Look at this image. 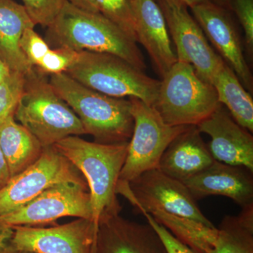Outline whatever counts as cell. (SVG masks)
I'll use <instances>...</instances> for the list:
<instances>
[{
  "instance_id": "obj_1",
  "label": "cell",
  "mask_w": 253,
  "mask_h": 253,
  "mask_svg": "<svg viewBox=\"0 0 253 253\" xmlns=\"http://www.w3.org/2000/svg\"><path fill=\"white\" fill-rule=\"evenodd\" d=\"M47 28L46 38L54 48L113 54L141 71L146 69L136 42L100 13L84 11L66 1Z\"/></svg>"
},
{
  "instance_id": "obj_2",
  "label": "cell",
  "mask_w": 253,
  "mask_h": 253,
  "mask_svg": "<svg viewBox=\"0 0 253 253\" xmlns=\"http://www.w3.org/2000/svg\"><path fill=\"white\" fill-rule=\"evenodd\" d=\"M128 145L129 141L104 144L71 136L53 146L85 179L91 195V220L96 228L101 216L120 214L122 210L116 190Z\"/></svg>"
},
{
  "instance_id": "obj_3",
  "label": "cell",
  "mask_w": 253,
  "mask_h": 253,
  "mask_svg": "<svg viewBox=\"0 0 253 253\" xmlns=\"http://www.w3.org/2000/svg\"><path fill=\"white\" fill-rule=\"evenodd\" d=\"M49 84L77 115L85 134L99 144H113L130 140L134 129L131 103L86 87L66 73L51 75Z\"/></svg>"
},
{
  "instance_id": "obj_4",
  "label": "cell",
  "mask_w": 253,
  "mask_h": 253,
  "mask_svg": "<svg viewBox=\"0 0 253 253\" xmlns=\"http://www.w3.org/2000/svg\"><path fill=\"white\" fill-rule=\"evenodd\" d=\"M41 71L26 76L24 89L14 112L15 121L38 139L43 148L65 138L85 134L81 121L56 94Z\"/></svg>"
},
{
  "instance_id": "obj_5",
  "label": "cell",
  "mask_w": 253,
  "mask_h": 253,
  "mask_svg": "<svg viewBox=\"0 0 253 253\" xmlns=\"http://www.w3.org/2000/svg\"><path fill=\"white\" fill-rule=\"evenodd\" d=\"M82 84L114 98H137L154 106L161 81L115 55L81 51L66 72Z\"/></svg>"
},
{
  "instance_id": "obj_6",
  "label": "cell",
  "mask_w": 253,
  "mask_h": 253,
  "mask_svg": "<svg viewBox=\"0 0 253 253\" xmlns=\"http://www.w3.org/2000/svg\"><path fill=\"white\" fill-rule=\"evenodd\" d=\"M220 104L212 84L189 63L176 61L162 78L153 108L169 126H196Z\"/></svg>"
},
{
  "instance_id": "obj_7",
  "label": "cell",
  "mask_w": 253,
  "mask_h": 253,
  "mask_svg": "<svg viewBox=\"0 0 253 253\" xmlns=\"http://www.w3.org/2000/svg\"><path fill=\"white\" fill-rule=\"evenodd\" d=\"M134 129L118 182L128 184L146 171L158 168L163 153L190 126L166 124L157 111L137 98L130 97Z\"/></svg>"
},
{
  "instance_id": "obj_8",
  "label": "cell",
  "mask_w": 253,
  "mask_h": 253,
  "mask_svg": "<svg viewBox=\"0 0 253 253\" xmlns=\"http://www.w3.org/2000/svg\"><path fill=\"white\" fill-rule=\"evenodd\" d=\"M116 191L142 214L158 210L214 226L201 212L185 184L158 168L142 173L128 184L118 183Z\"/></svg>"
},
{
  "instance_id": "obj_9",
  "label": "cell",
  "mask_w": 253,
  "mask_h": 253,
  "mask_svg": "<svg viewBox=\"0 0 253 253\" xmlns=\"http://www.w3.org/2000/svg\"><path fill=\"white\" fill-rule=\"evenodd\" d=\"M64 217L91 219L87 184L64 182L51 186L21 207L0 215V226L45 227L56 225Z\"/></svg>"
},
{
  "instance_id": "obj_10",
  "label": "cell",
  "mask_w": 253,
  "mask_h": 253,
  "mask_svg": "<svg viewBox=\"0 0 253 253\" xmlns=\"http://www.w3.org/2000/svg\"><path fill=\"white\" fill-rule=\"evenodd\" d=\"M64 182L87 184L81 172L54 146L0 189V215L21 207L51 186Z\"/></svg>"
},
{
  "instance_id": "obj_11",
  "label": "cell",
  "mask_w": 253,
  "mask_h": 253,
  "mask_svg": "<svg viewBox=\"0 0 253 253\" xmlns=\"http://www.w3.org/2000/svg\"><path fill=\"white\" fill-rule=\"evenodd\" d=\"M176 46L177 61L189 63L200 78L212 84L224 61L213 50L187 6L158 0Z\"/></svg>"
},
{
  "instance_id": "obj_12",
  "label": "cell",
  "mask_w": 253,
  "mask_h": 253,
  "mask_svg": "<svg viewBox=\"0 0 253 253\" xmlns=\"http://www.w3.org/2000/svg\"><path fill=\"white\" fill-rule=\"evenodd\" d=\"M12 245L16 251L36 253H94L97 228L91 219L78 218L49 227L15 226Z\"/></svg>"
},
{
  "instance_id": "obj_13",
  "label": "cell",
  "mask_w": 253,
  "mask_h": 253,
  "mask_svg": "<svg viewBox=\"0 0 253 253\" xmlns=\"http://www.w3.org/2000/svg\"><path fill=\"white\" fill-rule=\"evenodd\" d=\"M194 18L220 54L224 63L234 71L243 85L253 90V76L246 62L235 25L228 9L213 1L191 7Z\"/></svg>"
},
{
  "instance_id": "obj_14",
  "label": "cell",
  "mask_w": 253,
  "mask_h": 253,
  "mask_svg": "<svg viewBox=\"0 0 253 253\" xmlns=\"http://www.w3.org/2000/svg\"><path fill=\"white\" fill-rule=\"evenodd\" d=\"M196 126L211 137L208 148L214 161L253 172V136L222 105Z\"/></svg>"
},
{
  "instance_id": "obj_15",
  "label": "cell",
  "mask_w": 253,
  "mask_h": 253,
  "mask_svg": "<svg viewBox=\"0 0 253 253\" xmlns=\"http://www.w3.org/2000/svg\"><path fill=\"white\" fill-rule=\"evenodd\" d=\"M94 253H168L149 223L141 224L120 214H104L98 222Z\"/></svg>"
},
{
  "instance_id": "obj_16",
  "label": "cell",
  "mask_w": 253,
  "mask_h": 253,
  "mask_svg": "<svg viewBox=\"0 0 253 253\" xmlns=\"http://www.w3.org/2000/svg\"><path fill=\"white\" fill-rule=\"evenodd\" d=\"M252 174L246 168L215 161L183 183L196 201L219 195L232 199L244 208L253 205Z\"/></svg>"
},
{
  "instance_id": "obj_17",
  "label": "cell",
  "mask_w": 253,
  "mask_h": 253,
  "mask_svg": "<svg viewBox=\"0 0 253 253\" xmlns=\"http://www.w3.org/2000/svg\"><path fill=\"white\" fill-rule=\"evenodd\" d=\"M129 4L136 42L144 46L158 74L164 77L177 59L171 46L162 10L154 0H129Z\"/></svg>"
},
{
  "instance_id": "obj_18",
  "label": "cell",
  "mask_w": 253,
  "mask_h": 253,
  "mask_svg": "<svg viewBox=\"0 0 253 253\" xmlns=\"http://www.w3.org/2000/svg\"><path fill=\"white\" fill-rule=\"evenodd\" d=\"M197 126H190L168 146L158 169L176 180L190 179L214 162Z\"/></svg>"
},
{
  "instance_id": "obj_19",
  "label": "cell",
  "mask_w": 253,
  "mask_h": 253,
  "mask_svg": "<svg viewBox=\"0 0 253 253\" xmlns=\"http://www.w3.org/2000/svg\"><path fill=\"white\" fill-rule=\"evenodd\" d=\"M23 5L13 0H0V59L11 72L27 76L35 67L23 54L20 41L28 28H35Z\"/></svg>"
},
{
  "instance_id": "obj_20",
  "label": "cell",
  "mask_w": 253,
  "mask_h": 253,
  "mask_svg": "<svg viewBox=\"0 0 253 253\" xmlns=\"http://www.w3.org/2000/svg\"><path fill=\"white\" fill-rule=\"evenodd\" d=\"M0 145L11 177L36 162L44 148L24 126L9 116L0 122Z\"/></svg>"
},
{
  "instance_id": "obj_21",
  "label": "cell",
  "mask_w": 253,
  "mask_h": 253,
  "mask_svg": "<svg viewBox=\"0 0 253 253\" xmlns=\"http://www.w3.org/2000/svg\"><path fill=\"white\" fill-rule=\"evenodd\" d=\"M219 104L225 106L231 117L250 132L253 131V101L239 78L226 63L216 73L212 83Z\"/></svg>"
},
{
  "instance_id": "obj_22",
  "label": "cell",
  "mask_w": 253,
  "mask_h": 253,
  "mask_svg": "<svg viewBox=\"0 0 253 253\" xmlns=\"http://www.w3.org/2000/svg\"><path fill=\"white\" fill-rule=\"evenodd\" d=\"M149 214L195 253H212L219 236L215 226L211 227L199 221L158 210Z\"/></svg>"
},
{
  "instance_id": "obj_23",
  "label": "cell",
  "mask_w": 253,
  "mask_h": 253,
  "mask_svg": "<svg viewBox=\"0 0 253 253\" xmlns=\"http://www.w3.org/2000/svg\"><path fill=\"white\" fill-rule=\"evenodd\" d=\"M211 253H253V205L236 216H226Z\"/></svg>"
},
{
  "instance_id": "obj_24",
  "label": "cell",
  "mask_w": 253,
  "mask_h": 253,
  "mask_svg": "<svg viewBox=\"0 0 253 253\" xmlns=\"http://www.w3.org/2000/svg\"><path fill=\"white\" fill-rule=\"evenodd\" d=\"M100 14L136 42L134 18L129 0H95Z\"/></svg>"
},
{
  "instance_id": "obj_25",
  "label": "cell",
  "mask_w": 253,
  "mask_h": 253,
  "mask_svg": "<svg viewBox=\"0 0 253 253\" xmlns=\"http://www.w3.org/2000/svg\"><path fill=\"white\" fill-rule=\"evenodd\" d=\"M25 83L26 76L16 72H12L7 80L0 83V122L14 116Z\"/></svg>"
},
{
  "instance_id": "obj_26",
  "label": "cell",
  "mask_w": 253,
  "mask_h": 253,
  "mask_svg": "<svg viewBox=\"0 0 253 253\" xmlns=\"http://www.w3.org/2000/svg\"><path fill=\"white\" fill-rule=\"evenodd\" d=\"M32 21L49 27L57 17L66 0H21Z\"/></svg>"
},
{
  "instance_id": "obj_27",
  "label": "cell",
  "mask_w": 253,
  "mask_h": 253,
  "mask_svg": "<svg viewBox=\"0 0 253 253\" xmlns=\"http://www.w3.org/2000/svg\"><path fill=\"white\" fill-rule=\"evenodd\" d=\"M78 51L67 48L50 49L36 66L41 73L56 75L66 73L77 59Z\"/></svg>"
},
{
  "instance_id": "obj_28",
  "label": "cell",
  "mask_w": 253,
  "mask_h": 253,
  "mask_svg": "<svg viewBox=\"0 0 253 253\" xmlns=\"http://www.w3.org/2000/svg\"><path fill=\"white\" fill-rule=\"evenodd\" d=\"M20 46L28 62L36 67L49 51L48 43L35 31V28H28L23 33L20 41Z\"/></svg>"
},
{
  "instance_id": "obj_29",
  "label": "cell",
  "mask_w": 253,
  "mask_h": 253,
  "mask_svg": "<svg viewBox=\"0 0 253 253\" xmlns=\"http://www.w3.org/2000/svg\"><path fill=\"white\" fill-rule=\"evenodd\" d=\"M231 9L239 19L245 34L246 47L253 49V0H231Z\"/></svg>"
},
{
  "instance_id": "obj_30",
  "label": "cell",
  "mask_w": 253,
  "mask_h": 253,
  "mask_svg": "<svg viewBox=\"0 0 253 253\" xmlns=\"http://www.w3.org/2000/svg\"><path fill=\"white\" fill-rule=\"evenodd\" d=\"M148 223L154 228L158 236L162 240L163 244L167 249L168 253H196L186 245L179 241L175 236L171 234L164 226L155 220L154 217L149 213H144Z\"/></svg>"
},
{
  "instance_id": "obj_31",
  "label": "cell",
  "mask_w": 253,
  "mask_h": 253,
  "mask_svg": "<svg viewBox=\"0 0 253 253\" xmlns=\"http://www.w3.org/2000/svg\"><path fill=\"white\" fill-rule=\"evenodd\" d=\"M14 229L9 226H0V253H14L12 245Z\"/></svg>"
},
{
  "instance_id": "obj_32",
  "label": "cell",
  "mask_w": 253,
  "mask_h": 253,
  "mask_svg": "<svg viewBox=\"0 0 253 253\" xmlns=\"http://www.w3.org/2000/svg\"><path fill=\"white\" fill-rule=\"evenodd\" d=\"M10 179H11V175H10L9 168L0 145V189H2L7 184Z\"/></svg>"
},
{
  "instance_id": "obj_33",
  "label": "cell",
  "mask_w": 253,
  "mask_h": 253,
  "mask_svg": "<svg viewBox=\"0 0 253 253\" xmlns=\"http://www.w3.org/2000/svg\"><path fill=\"white\" fill-rule=\"evenodd\" d=\"M70 4L89 12L99 13L95 0H66Z\"/></svg>"
},
{
  "instance_id": "obj_34",
  "label": "cell",
  "mask_w": 253,
  "mask_h": 253,
  "mask_svg": "<svg viewBox=\"0 0 253 253\" xmlns=\"http://www.w3.org/2000/svg\"><path fill=\"white\" fill-rule=\"evenodd\" d=\"M165 1H170V2L176 3V4L184 5L187 7H192L195 5L202 4L207 2L211 0H165Z\"/></svg>"
},
{
  "instance_id": "obj_35",
  "label": "cell",
  "mask_w": 253,
  "mask_h": 253,
  "mask_svg": "<svg viewBox=\"0 0 253 253\" xmlns=\"http://www.w3.org/2000/svg\"><path fill=\"white\" fill-rule=\"evenodd\" d=\"M11 73L12 72L0 59V83H2L7 80L11 76Z\"/></svg>"
},
{
  "instance_id": "obj_36",
  "label": "cell",
  "mask_w": 253,
  "mask_h": 253,
  "mask_svg": "<svg viewBox=\"0 0 253 253\" xmlns=\"http://www.w3.org/2000/svg\"><path fill=\"white\" fill-rule=\"evenodd\" d=\"M211 1L228 10L231 9V0H211Z\"/></svg>"
},
{
  "instance_id": "obj_37",
  "label": "cell",
  "mask_w": 253,
  "mask_h": 253,
  "mask_svg": "<svg viewBox=\"0 0 253 253\" xmlns=\"http://www.w3.org/2000/svg\"><path fill=\"white\" fill-rule=\"evenodd\" d=\"M14 253H36L31 252V251H16Z\"/></svg>"
}]
</instances>
